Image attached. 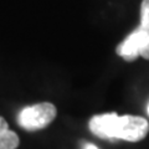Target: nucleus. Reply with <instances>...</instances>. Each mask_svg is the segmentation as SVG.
Here are the masks:
<instances>
[{"mask_svg": "<svg viewBox=\"0 0 149 149\" xmlns=\"http://www.w3.org/2000/svg\"><path fill=\"white\" fill-rule=\"evenodd\" d=\"M19 144V136L9 128L6 120L0 117V149H16Z\"/></svg>", "mask_w": 149, "mask_h": 149, "instance_id": "obj_4", "label": "nucleus"}, {"mask_svg": "<svg viewBox=\"0 0 149 149\" xmlns=\"http://www.w3.org/2000/svg\"><path fill=\"white\" fill-rule=\"evenodd\" d=\"M141 56H142L143 58L149 60V39H148V41L146 42V45L143 46V49L141 50Z\"/></svg>", "mask_w": 149, "mask_h": 149, "instance_id": "obj_6", "label": "nucleus"}, {"mask_svg": "<svg viewBox=\"0 0 149 149\" xmlns=\"http://www.w3.org/2000/svg\"><path fill=\"white\" fill-rule=\"evenodd\" d=\"M141 25L149 30V0H142L141 4Z\"/></svg>", "mask_w": 149, "mask_h": 149, "instance_id": "obj_5", "label": "nucleus"}, {"mask_svg": "<svg viewBox=\"0 0 149 149\" xmlns=\"http://www.w3.org/2000/svg\"><path fill=\"white\" fill-rule=\"evenodd\" d=\"M93 136L108 141H125L136 143L144 139L149 132V123L139 116H118L117 113L96 114L88 120Z\"/></svg>", "mask_w": 149, "mask_h": 149, "instance_id": "obj_1", "label": "nucleus"}, {"mask_svg": "<svg viewBox=\"0 0 149 149\" xmlns=\"http://www.w3.org/2000/svg\"><path fill=\"white\" fill-rule=\"evenodd\" d=\"M149 39V30L144 29L139 25L136 30H133L125 39L120 42L117 49L116 54L124 58L125 61L132 62L137 60L141 56V50Z\"/></svg>", "mask_w": 149, "mask_h": 149, "instance_id": "obj_3", "label": "nucleus"}, {"mask_svg": "<svg viewBox=\"0 0 149 149\" xmlns=\"http://www.w3.org/2000/svg\"><path fill=\"white\" fill-rule=\"evenodd\" d=\"M56 116H57V109L52 103L41 102V103L24 107L17 113L16 122L22 129L35 132L49 127L54 122Z\"/></svg>", "mask_w": 149, "mask_h": 149, "instance_id": "obj_2", "label": "nucleus"}, {"mask_svg": "<svg viewBox=\"0 0 149 149\" xmlns=\"http://www.w3.org/2000/svg\"><path fill=\"white\" fill-rule=\"evenodd\" d=\"M147 112H148V116H149V103H148V107H147Z\"/></svg>", "mask_w": 149, "mask_h": 149, "instance_id": "obj_8", "label": "nucleus"}, {"mask_svg": "<svg viewBox=\"0 0 149 149\" xmlns=\"http://www.w3.org/2000/svg\"><path fill=\"white\" fill-rule=\"evenodd\" d=\"M83 149H100V148L97 146H95V144H92V143H86Z\"/></svg>", "mask_w": 149, "mask_h": 149, "instance_id": "obj_7", "label": "nucleus"}]
</instances>
